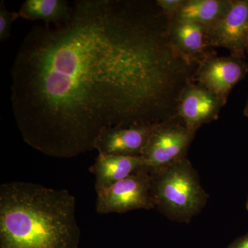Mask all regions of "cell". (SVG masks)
I'll return each mask as SVG.
<instances>
[{
	"label": "cell",
	"instance_id": "cell-14",
	"mask_svg": "<svg viewBox=\"0 0 248 248\" xmlns=\"http://www.w3.org/2000/svg\"><path fill=\"white\" fill-rule=\"evenodd\" d=\"M19 17L18 12H13L6 8L4 0L0 2V41L5 40L11 37L13 23Z\"/></svg>",
	"mask_w": 248,
	"mask_h": 248
},
{
	"label": "cell",
	"instance_id": "cell-9",
	"mask_svg": "<svg viewBox=\"0 0 248 248\" xmlns=\"http://www.w3.org/2000/svg\"><path fill=\"white\" fill-rule=\"evenodd\" d=\"M155 125L106 129L97 138L95 150L105 155L141 156Z\"/></svg>",
	"mask_w": 248,
	"mask_h": 248
},
{
	"label": "cell",
	"instance_id": "cell-12",
	"mask_svg": "<svg viewBox=\"0 0 248 248\" xmlns=\"http://www.w3.org/2000/svg\"><path fill=\"white\" fill-rule=\"evenodd\" d=\"M19 17L30 21L41 20L46 27H60L71 16L72 4L66 0H25L18 11Z\"/></svg>",
	"mask_w": 248,
	"mask_h": 248
},
{
	"label": "cell",
	"instance_id": "cell-13",
	"mask_svg": "<svg viewBox=\"0 0 248 248\" xmlns=\"http://www.w3.org/2000/svg\"><path fill=\"white\" fill-rule=\"evenodd\" d=\"M231 2V0H185L182 9L172 19L198 23L209 27L226 14Z\"/></svg>",
	"mask_w": 248,
	"mask_h": 248
},
{
	"label": "cell",
	"instance_id": "cell-5",
	"mask_svg": "<svg viewBox=\"0 0 248 248\" xmlns=\"http://www.w3.org/2000/svg\"><path fill=\"white\" fill-rule=\"evenodd\" d=\"M97 195L96 211L102 215L155 208L151 196V172L148 170L131 174Z\"/></svg>",
	"mask_w": 248,
	"mask_h": 248
},
{
	"label": "cell",
	"instance_id": "cell-10",
	"mask_svg": "<svg viewBox=\"0 0 248 248\" xmlns=\"http://www.w3.org/2000/svg\"><path fill=\"white\" fill-rule=\"evenodd\" d=\"M169 32L173 45L190 61L200 64L217 54L210 45L206 26L172 19L169 20Z\"/></svg>",
	"mask_w": 248,
	"mask_h": 248
},
{
	"label": "cell",
	"instance_id": "cell-8",
	"mask_svg": "<svg viewBox=\"0 0 248 248\" xmlns=\"http://www.w3.org/2000/svg\"><path fill=\"white\" fill-rule=\"evenodd\" d=\"M225 105L219 97L203 85L192 81L181 94L178 115L189 128L197 132L202 125L218 120Z\"/></svg>",
	"mask_w": 248,
	"mask_h": 248
},
{
	"label": "cell",
	"instance_id": "cell-16",
	"mask_svg": "<svg viewBox=\"0 0 248 248\" xmlns=\"http://www.w3.org/2000/svg\"><path fill=\"white\" fill-rule=\"evenodd\" d=\"M228 248H248V234L235 241Z\"/></svg>",
	"mask_w": 248,
	"mask_h": 248
},
{
	"label": "cell",
	"instance_id": "cell-2",
	"mask_svg": "<svg viewBox=\"0 0 248 248\" xmlns=\"http://www.w3.org/2000/svg\"><path fill=\"white\" fill-rule=\"evenodd\" d=\"M76 197L25 182L0 186V248H79Z\"/></svg>",
	"mask_w": 248,
	"mask_h": 248
},
{
	"label": "cell",
	"instance_id": "cell-7",
	"mask_svg": "<svg viewBox=\"0 0 248 248\" xmlns=\"http://www.w3.org/2000/svg\"><path fill=\"white\" fill-rule=\"evenodd\" d=\"M248 32V0H231L226 14L208 27L209 40L213 48H226L244 60Z\"/></svg>",
	"mask_w": 248,
	"mask_h": 248
},
{
	"label": "cell",
	"instance_id": "cell-19",
	"mask_svg": "<svg viewBox=\"0 0 248 248\" xmlns=\"http://www.w3.org/2000/svg\"><path fill=\"white\" fill-rule=\"evenodd\" d=\"M246 208H247V210H248V199L247 200V203H246Z\"/></svg>",
	"mask_w": 248,
	"mask_h": 248
},
{
	"label": "cell",
	"instance_id": "cell-1",
	"mask_svg": "<svg viewBox=\"0 0 248 248\" xmlns=\"http://www.w3.org/2000/svg\"><path fill=\"white\" fill-rule=\"evenodd\" d=\"M198 66L173 45L156 0H76L66 24L23 39L11 68L15 120L29 146L74 157L106 129L177 116Z\"/></svg>",
	"mask_w": 248,
	"mask_h": 248
},
{
	"label": "cell",
	"instance_id": "cell-18",
	"mask_svg": "<svg viewBox=\"0 0 248 248\" xmlns=\"http://www.w3.org/2000/svg\"><path fill=\"white\" fill-rule=\"evenodd\" d=\"M246 53H247L248 55V32L246 39Z\"/></svg>",
	"mask_w": 248,
	"mask_h": 248
},
{
	"label": "cell",
	"instance_id": "cell-6",
	"mask_svg": "<svg viewBox=\"0 0 248 248\" xmlns=\"http://www.w3.org/2000/svg\"><path fill=\"white\" fill-rule=\"evenodd\" d=\"M248 74V63L244 59L211 55L200 63L195 82L203 85L225 104L236 84Z\"/></svg>",
	"mask_w": 248,
	"mask_h": 248
},
{
	"label": "cell",
	"instance_id": "cell-15",
	"mask_svg": "<svg viewBox=\"0 0 248 248\" xmlns=\"http://www.w3.org/2000/svg\"><path fill=\"white\" fill-rule=\"evenodd\" d=\"M184 2L185 0H156V4L169 20L174 17Z\"/></svg>",
	"mask_w": 248,
	"mask_h": 248
},
{
	"label": "cell",
	"instance_id": "cell-17",
	"mask_svg": "<svg viewBox=\"0 0 248 248\" xmlns=\"http://www.w3.org/2000/svg\"><path fill=\"white\" fill-rule=\"evenodd\" d=\"M244 114L246 117H248V99L247 101V104H246V107H245Z\"/></svg>",
	"mask_w": 248,
	"mask_h": 248
},
{
	"label": "cell",
	"instance_id": "cell-11",
	"mask_svg": "<svg viewBox=\"0 0 248 248\" xmlns=\"http://www.w3.org/2000/svg\"><path fill=\"white\" fill-rule=\"evenodd\" d=\"M95 177L97 194L131 174L142 170H150L141 156H128L99 153L89 169Z\"/></svg>",
	"mask_w": 248,
	"mask_h": 248
},
{
	"label": "cell",
	"instance_id": "cell-4",
	"mask_svg": "<svg viewBox=\"0 0 248 248\" xmlns=\"http://www.w3.org/2000/svg\"><path fill=\"white\" fill-rule=\"evenodd\" d=\"M196 133L178 115L156 124L141 155L151 172L187 157Z\"/></svg>",
	"mask_w": 248,
	"mask_h": 248
},
{
	"label": "cell",
	"instance_id": "cell-3",
	"mask_svg": "<svg viewBox=\"0 0 248 248\" xmlns=\"http://www.w3.org/2000/svg\"><path fill=\"white\" fill-rule=\"evenodd\" d=\"M151 196L158 211L169 219L186 223L202 211L209 198L187 157L151 171Z\"/></svg>",
	"mask_w": 248,
	"mask_h": 248
}]
</instances>
